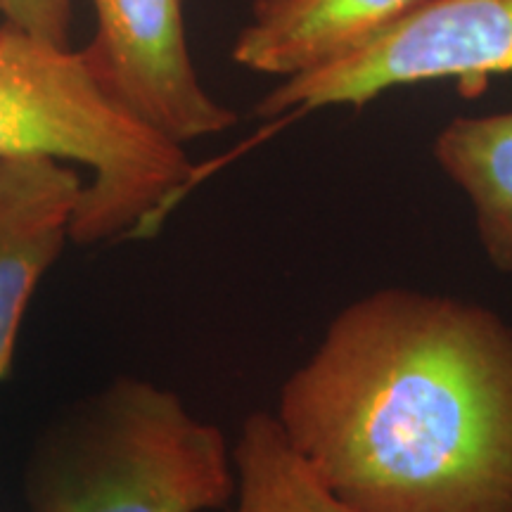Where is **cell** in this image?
Listing matches in <instances>:
<instances>
[{
	"mask_svg": "<svg viewBox=\"0 0 512 512\" xmlns=\"http://www.w3.org/2000/svg\"><path fill=\"white\" fill-rule=\"evenodd\" d=\"M498 74H512V0H425L349 60L280 81L256 114L363 107L392 88L427 81H458L465 93H479Z\"/></svg>",
	"mask_w": 512,
	"mask_h": 512,
	"instance_id": "cell-4",
	"label": "cell"
},
{
	"mask_svg": "<svg viewBox=\"0 0 512 512\" xmlns=\"http://www.w3.org/2000/svg\"><path fill=\"white\" fill-rule=\"evenodd\" d=\"M233 465V512H356L302 463L273 413L247 415L233 446Z\"/></svg>",
	"mask_w": 512,
	"mask_h": 512,
	"instance_id": "cell-9",
	"label": "cell"
},
{
	"mask_svg": "<svg viewBox=\"0 0 512 512\" xmlns=\"http://www.w3.org/2000/svg\"><path fill=\"white\" fill-rule=\"evenodd\" d=\"M280 432L356 512H512V325L453 294L344 306L280 387Z\"/></svg>",
	"mask_w": 512,
	"mask_h": 512,
	"instance_id": "cell-1",
	"label": "cell"
},
{
	"mask_svg": "<svg viewBox=\"0 0 512 512\" xmlns=\"http://www.w3.org/2000/svg\"><path fill=\"white\" fill-rule=\"evenodd\" d=\"M439 169L465 192L477 240L498 273H512V110L456 117L434 138Z\"/></svg>",
	"mask_w": 512,
	"mask_h": 512,
	"instance_id": "cell-8",
	"label": "cell"
},
{
	"mask_svg": "<svg viewBox=\"0 0 512 512\" xmlns=\"http://www.w3.org/2000/svg\"><path fill=\"white\" fill-rule=\"evenodd\" d=\"M72 8L74 0H0L5 24L57 46H69Z\"/></svg>",
	"mask_w": 512,
	"mask_h": 512,
	"instance_id": "cell-10",
	"label": "cell"
},
{
	"mask_svg": "<svg viewBox=\"0 0 512 512\" xmlns=\"http://www.w3.org/2000/svg\"><path fill=\"white\" fill-rule=\"evenodd\" d=\"M50 157L91 169L69 226L76 245L150 228L192 181L185 147L107 98L81 50L0 24V159Z\"/></svg>",
	"mask_w": 512,
	"mask_h": 512,
	"instance_id": "cell-2",
	"label": "cell"
},
{
	"mask_svg": "<svg viewBox=\"0 0 512 512\" xmlns=\"http://www.w3.org/2000/svg\"><path fill=\"white\" fill-rule=\"evenodd\" d=\"M91 5L95 36L81 53L107 98L128 117L183 147L238 124V114L202 86L192 64L183 0Z\"/></svg>",
	"mask_w": 512,
	"mask_h": 512,
	"instance_id": "cell-5",
	"label": "cell"
},
{
	"mask_svg": "<svg viewBox=\"0 0 512 512\" xmlns=\"http://www.w3.org/2000/svg\"><path fill=\"white\" fill-rule=\"evenodd\" d=\"M83 185L57 159H0V382L12 370L31 294L69 240Z\"/></svg>",
	"mask_w": 512,
	"mask_h": 512,
	"instance_id": "cell-6",
	"label": "cell"
},
{
	"mask_svg": "<svg viewBox=\"0 0 512 512\" xmlns=\"http://www.w3.org/2000/svg\"><path fill=\"white\" fill-rule=\"evenodd\" d=\"M233 496L221 427L171 389L128 375L53 422L24 470L29 512H209Z\"/></svg>",
	"mask_w": 512,
	"mask_h": 512,
	"instance_id": "cell-3",
	"label": "cell"
},
{
	"mask_svg": "<svg viewBox=\"0 0 512 512\" xmlns=\"http://www.w3.org/2000/svg\"><path fill=\"white\" fill-rule=\"evenodd\" d=\"M425 0H254L233 62L294 79L373 46Z\"/></svg>",
	"mask_w": 512,
	"mask_h": 512,
	"instance_id": "cell-7",
	"label": "cell"
}]
</instances>
